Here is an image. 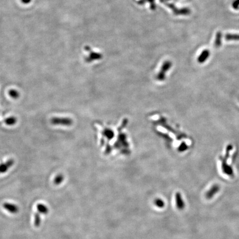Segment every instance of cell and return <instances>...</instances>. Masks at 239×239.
Returning a JSON list of instances; mask_svg holds the SVG:
<instances>
[{"label":"cell","instance_id":"obj_1","mask_svg":"<svg viewBox=\"0 0 239 239\" xmlns=\"http://www.w3.org/2000/svg\"><path fill=\"white\" fill-rule=\"evenodd\" d=\"M233 145L229 144L226 147V152L225 154V156L219 157L221 163V169L223 172L224 173H225L226 175L229 176H233L234 175V171L231 166H229L227 163V160L229 158L230 156V153L231 151L233 150Z\"/></svg>","mask_w":239,"mask_h":239},{"label":"cell","instance_id":"obj_2","mask_svg":"<svg viewBox=\"0 0 239 239\" xmlns=\"http://www.w3.org/2000/svg\"><path fill=\"white\" fill-rule=\"evenodd\" d=\"M161 2L163 3H164L165 5L168 7L171 10H172L173 13L176 15H189L191 11L188 8H183L182 9H179L177 8L176 7L171 3H168L165 0H161Z\"/></svg>","mask_w":239,"mask_h":239},{"label":"cell","instance_id":"obj_3","mask_svg":"<svg viewBox=\"0 0 239 239\" xmlns=\"http://www.w3.org/2000/svg\"><path fill=\"white\" fill-rule=\"evenodd\" d=\"M51 124L54 125H63V126H70L73 124L71 119L65 118H51Z\"/></svg>","mask_w":239,"mask_h":239},{"label":"cell","instance_id":"obj_4","mask_svg":"<svg viewBox=\"0 0 239 239\" xmlns=\"http://www.w3.org/2000/svg\"><path fill=\"white\" fill-rule=\"evenodd\" d=\"M85 49L87 51L90 52L89 56L88 57H86L85 58V61L87 62H88V63H90L91 61H95V60H97V59H100L102 57V55L101 54L98 53L91 51V48H90V47L86 46V47H85Z\"/></svg>","mask_w":239,"mask_h":239},{"label":"cell","instance_id":"obj_5","mask_svg":"<svg viewBox=\"0 0 239 239\" xmlns=\"http://www.w3.org/2000/svg\"><path fill=\"white\" fill-rule=\"evenodd\" d=\"M175 199V204H176V207H177V209L179 211L183 210L185 207V203L183 199L181 194L179 192L176 193Z\"/></svg>","mask_w":239,"mask_h":239},{"label":"cell","instance_id":"obj_6","mask_svg":"<svg viewBox=\"0 0 239 239\" xmlns=\"http://www.w3.org/2000/svg\"><path fill=\"white\" fill-rule=\"evenodd\" d=\"M220 191V187L217 184H214L213 185L211 189L206 193L205 197L207 199H211L213 197L215 194L218 193Z\"/></svg>","mask_w":239,"mask_h":239},{"label":"cell","instance_id":"obj_7","mask_svg":"<svg viewBox=\"0 0 239 239\" xmlns=\"http://www.w3.org/2000/svg\"><path fill=\"white\" fill-rule=\"evenodd\" d=\"M3 207L6 211H8L11 214L17 213L19 211V208L15 205V204L9 203H5L3 204Z\"/></svg>","mask_w":239,"mask_h":239},{"label":"cell","instance_id":"obj_8","mask_svg":"<svg viewBox=\"0 0 239 239\" xmlns=\"http://www.w3.org/2000/svg\"><path fill=\"white\" fill-rule=\"evenodd\" d=\"M14 161L13 160L8 161L5 163H3L0 165V174L6 172L8 169L10 168L11 166L13 164Z\"/></svg>","mask_w":239,"mask_h":239},{"label":"cell","instance_id":"obj_9","mask_svg":"<svg viewBox=\"0 0 239 239\" xmlns=\"http://www.w3.org/2000/svg\"><path fill=\"white\" fill-rule=\"evenodd\" d=\"M210 55V51L209 50L205 49L201 52V55L199 56L198 58V61L200 63H204L205 61L207 59Z\"/></svg>","mask_w":239,"mask_h":239},{"label":"cell","instance_id":"obj_10","mask_svg":"<svg viewBox=\"0 0 239 239\" xmlns=\"http://www.w3.org/2000/svg\"><path fill=\"white\" fill-rule=\"evenodd\" d=\"M171 67V61H166V62H164V63L163 64L161 69V71L160 72V73L158 74V77L160 78L161 77H163L164 76V73L167 71V70H168L169 68Z\"/></svg>","mask_w":239,"mask_h":239},{"label":"cell","instance_id":"obj_11","mask_svg":"<svg viewBox=\"0 0 239 239\" xmlns=\"http://www.w3.org/2000/svg\"><path fill=\"white\" fill-rule=\"evenodd\" d=\"M222 33L220 32H217V35H216V37H215V47L218 48L222 44Z\"/></svg>","mask_w":239,"mask_h":239},{"label":"cell","instance_id":"obj_12","mask_svg":"<svg viewBox=\"0 0 239 239\" xmlns=\"http://www.w3.org/2000/svg\"><path fill=\"white\" fill-rule=\"evenodd\" d=\"M37 210L38 211L39 213L42 214H48V211H49L48 207L44 204H38L37 206Z\"/></svg>","mask_w":239,"mask_h":239},{"label":"cell","instance_id":"obj_13","mask_svg":"<svg viewBox=\"0 0 239 239\" xmlns=\"http://www.w3.org/2000/svg\"><path fill=\"white\" fill-rule=\"evenodd\" d=\"M225 38L226 41H239V34H227Z\"/></svg>","mask_w":239,"mask_h":239},{"label":"cell","instance_id":"obj_14","mask_svg":"<svg viewBox=\"0 0 239 239\" xmlns=\"http://www.w3.org/2000/svg\"><path fill=\"white\" fill-rule=\"evenodd\" d=\"M154 204L157 207H159V208H163L165 205V203H164V201L162 200L161 199H159V198H157L154 200Z\"/></svg>","mask_w":239,"mask_h":239},{"label":"cell","instance_id":"obj_15","mask_svg":"<svg viewBox=\"0 0 239 239\" xmlns=\"http://www.w3.org/2000/svg\"><path fill=\"white\" fill-rule=\"evenodd\" d=\"M63 180H64L63 175H61V174L57 175L54 179V184H56V185H59V184H60L61 183H62V182L63 181Z\"/></svg>","mask_w":239,"mask_h":239},{"label":"cell","instance_id":"obj_16","mask_svg":"<svg viewBox=\"0 0 239 239\" xmlns=\"http://www.w3.org/2000/svg\"><path fill=\"white\" fill-rule=\"evenodd\" d=\"M41 219L38 213H35V225L36 227H39L41 225Z\"/></svg>","mask_w":239,"mask_h":239},{"label":"cell","instance_id":"obj_17","mask_svg":"<svg viewBox=\"0 0 239 239\" xmlns=\"http://www.w3.org/2000/svg\"><path fill=\"white\" fill-rule=\"evenodd\" d=\"M16 118H7L5 120V123L8 125H13L15 124L16 122Z\"/></svg>","mask_w":239,"mask_h":239},{"label":"cell","instance_id":"obj_18","mask_svg":"<svg viewBox=\"0 0 239 239\" xmlns=\"http://www.w3.org/2000/svg\"><path fill=\"white\" fill-rule=\"evenodd\" d=\"M9 94H10V95L11 96L12 98H15V99L17 98V97H18V96H19L18 93L17 91H16V90H10Z\"/></svg>","mask_w":239,"mask_h":239},{"label":"cell","instance_id":"obj_19","mask_svg":"<svg viewBox=\"0 0 239 239\" xmlns=\"http://www.w3.org/2000/svg\"><path fill=\"white\" fill-rule=\"evenodd\" d=\"M233 8L235 10H238L239 8V0H234L232 3Z\"/></svg>","mask_w":239,"mask_h":239},{"label":"cell","instance_id":"obj_20","mask_svg":"<svg viewBox=\"0 0 239 239\" xmlns=\"http://www.w3.org/2000/svg\"><path fill=\"white\" fill-rule=\"evenodd\" d=\"M144 2L147 1L151 3V8L152 10H155L156 8V4L154 3V0H143Z\"/></svg>","mask_w":239,"mask_h":239},{"label":"cell","instance_id":"obj_21","mask_svg":"<svg viewBox=\"0 0 239 239\" xmlns=\"http://www.w3.org/2000/svg\"><path fill=\"white\" fill-rule=\"evenodd\" d=\"M21 1L23 3H28L31 1V0H21Z\"/></svg>","mask_w":239,"mask_h":239}]
</instances>
